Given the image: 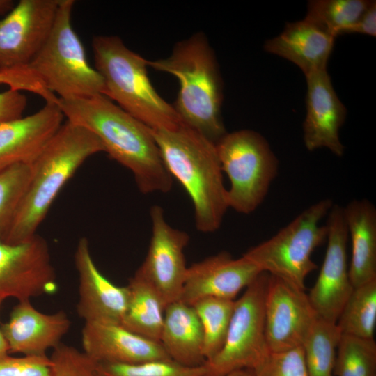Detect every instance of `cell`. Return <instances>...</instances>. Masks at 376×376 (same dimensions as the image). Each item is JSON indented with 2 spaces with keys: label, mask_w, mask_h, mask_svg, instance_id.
<instances>
[{
  "label": "cell",
  "mask_w": 376,
  "mask_h": 376,
  "mask_svg": "<svg viewBox=\"0 0 376 376\" xmlns=\"http://www.w3.org/2000/svg\"><path fill=\"white\" fill-rule=\"evenodd\" d=\"M75 265L79 276V316L85 322L121 324L127 305L128 289L115 285L101 273L86 237L78 242Z\"/></svg>",
  "instance_id": "e0dca14e"
},
{
  "label": "cell",
  "mask_w": 376,
  "mask_h": 376,
  "mask_svg": "<svg viewBox=\"0 0 376 376\" xmlns=\"http://www.w3.org/2000/svg\"><path fill=\"white\" fill-rule=\"evenodd\" d=\"M307 92L304 142L309 151L325 148L341 157L345 146L339 137L347 110L337 96L327 69L306 75Z\"/></svg>",
  "instance_id": "2e32d148"
},
{
  "label": "cell",
  "mask_w": 376,
  "mask_h": 376,
  "mask_svg": "<svg viewBox=\"0 0 376 376\" xmlns=\"http://www.w3.org/2000/svg\"><path fill=\"white\" fill-rule=\"evenodd\" d=\"M335 39L306 18L288 23L277 36L267 40L265 50L297 65L305 76L327 69Z\"/></svg>",
  "instance_id": "44dd1931"
},
{
  "label": "cell",
  "mask_w": 376,
  "mask_h": 376,
  "mask_svg": "<svg viewBox=\"0 0 376 376\" xmlns=\"http://www.w3.org/2000/svg\"><path fill=\"white\" fill-rule=\"evenodd\" d=\"M333 205L330 198L311 205L274 235L250 248L243 256L262 272L304 290L306 276L317 268L311 255L327 239V226L320 221Z\"/></svg>",
  "instance_id": "52a82bcc"
},
{
  "label": "cell",
  "mask_w": 376,
  "mask_h": 376,
  "mask_svg": "<svg viewBox=\"0 0 376 376\" xmlns=\"http://www.w3.org/2000/svg\"><path fill=\"white\" fill-rule=\"evenodd\" d=\"M52 362L44 356L9 355L0 359V376H52Z\"/></svg>",
  "instance_id": "836d02e7"
},
{
  "label": "cell",
  "mask_w": 376,
  "mask_h": 376,
  "mask_svg": "<svg viewBox=\"0 0 376 376\" xmlns=\"http://www.w3.org/2000/svg\"><path fill=\"white\" fill-rule=\"evenodd\" d=\"M64 117L93 133L104 152L128 169L143 194L167 193L173 178L166 169L152 130L110 99H58Z\"/></svg>",
  "instance_id": "6da1fadb"
},
{
  "label": "cell",
  "mask_w": 376,
  "mask_h": 376,
  "mask_svg": "<svg viewBox=\"0 0 376 376\" xmlns=\"http://www.w3.org/2000/svg\"><path fill=\"white\" fill-rule=\"evenodd\" d=\"M252 370L253 376H308L302 347L269 352Z\"/></svg>",
  "instance_id": "d6a6232c"
},
{
  "label": "cell",
  "mask_w": 376,
  "mask_h": 376,
  "mask_svg": "<svg viewBox=\"0 0 376 376\" xmlns=\"http://www.w3.org/2000/svg\"><path fill=\"white\" fill-rule=\"evenodd\" d=\"M152 235L146 256L135 272L159 295L166 305L180 300L188 267L184 250L189 235L171 226L162 207L150 210Z\"/></svg>",
  "instance_id": "8fae6325"
},
{
  "label": "cell",
  "mask_w": 376,
  "mask_h": 376,
  "mask_svg": "<svg viewBox=\"0 0 376 376\" xmlns=\"http://www.w3.org/2000/svg\"><path fill=\"white\" fill-rule=\"evenodd\" d=\"M71 322L63 311L43 313L30 300L19 301L1 329L9 353L23 356H44L54 349L70 328Z\"/></svg>",
  "instance_id": "d6986e66"
},
{
  "label": "cell",
  "mask_w": 376,
  "mask_h": 376,
  "mask_svg": "<svg viewBox=\"0 0 376 376\" xmlns=\"http://www.w3.org/2000/svg\"><path fill=\"white\" fill-rule=\"evenodd\" d=\"M127 288L128 301L121 325L159 342L166 304L157 291L136 273L130 279Z\"/></svg>",
  "instance_id": "cb8c5ba5"
},
{
  "label": "cell",
  "mask_w": 376,
  "mask_h": 376,
  "mask_svg": "<svg viewBox=\"0 0 376 376\" xmlns=\"http://www.w3.org/2000/svg\"><path fill=\"white\" fill-rule=\"evenodd\" d=\"M3 302V300L0 299V308ZM9 348L6 340V338L3 334L0 325V359H2L8 355Z\"/></svg>",
  "instance_id": "8d00e7d4"
},
{
  "label": "cell",
  "mask_w": 376,
  "mask_h": 376,
  "mask_svg": "<svg viewBox=\"0 0 376 376\" xmlns=\"http://www.w3.org/2000/svg\"><path fill=\"white\" fill-rule=\"evenodd\" d=\"M15 6L12 0H0V15L8 13Z\"/></svg>",
  "instance_id": "74e56055"
},
{
  "label": "cell",
  "mask_w": 376,
  "mask_h": 376,
  "mask_svg": "<svg viewBox=\"0 0 376 376\" xmlns=\"http://www.w3.org/2000/svg\"><path fill=\"white\" fill-rule=\"evenodd\" d=\"M91 45L104 96L151 129H172L182 123L173 106L151 84L148 61L116 36H95Z\"/></svg>",
  "instance_id": "5b68a950"
},
{
  "label": "cell",
  "mask_w": 376,
  "mask_h": 376,
  "mask_svg": "<svg viewBox=\"0 0 376 376\" xmlns=\"http://www.w3.org/2000/svg\"><path fill=\"white\" fill-rule=\"evenodd\" d=\"M261 272L243 255L221 251L188 267L180 300L192 305L207 297L234 299Z\"/></svg>",
  "instance_id": "9a60e30c"
},
{
  "label": "cell",
  "mask_w": 376,
  "mask_h": 376,
  "mask_svg": "<svg viewBox=\"0 0 376 376\" xmlns=\"http://www.w3.org/2000/svg\"><path fill=\"white\" fill-rule=\"evenodd\" d=\"M60 0H20L0 19V71L27 67L48 37Z\"/></svg>",
  "instance_id": "4fadbf2b"
},
{
  "label": "cell",
  "mask_w": 376,
  "mask_h": 376,
  "mask_svg": "<svg viewBox=\"0 0 376 376\" xmlns=\"http://www.w3.org/2000/svg\"><path fill=\"white\" fill-rule=\"evenodd\" d=\"M101 152L104 146L93 133L68 120L62 124L31 164L28 185L1 240L18 244L36 235L65 183L88 158Z\"/></svg>",
  "instance_id": "7a4b0ae2"
},
{
  "label": "cell",
  "mask_w": 376,
  "mask_h": 376,
  "mask_svg": "<svg viewBox=\"0 0 376 376\" xmlns=\"http://www.w3.org/2000/svg\"><path fill=\"white\" fill-rule=\"evenodd\" d=\"M372 1L313 0L307 4L305 18L336 38L354 24Z\"/></svg>",
  "instance_id": "83f0119b"
},
{
  "label": "cell",
  "mask_w": 376,
  "mask_h": 376,
  "mask_svg": "<svg viewBox=\"0 0 376 376\" xmlns=\"http://www.w3.org/2000/svg\"><path fill=\"white\" fill-rule=\"evenodd\" d=\"M159 343L176 363L186 366L205 363L203 330L191 305L178 300L166 306Z\"/></svg>",
  "instance_id": "7402d4cb"
},
{
  "label": "cell",
  "mask_w": 376,
  "mask_h": 376,
  "mask_svg": "<svg viewBox=\"0 0 376 376\" xmlns=\"http://www.w3.org/2000/svg\"><path fill=\"white\" fill-rule=\"evenodd\" d=\"M222 172L230 181L228 207L249 214L266 198L279 172V160L258 132L242 130L228 133L216 143Z\"/></svg>",
  "instance_id": "ba28073f"
},
{
  "label": "cell",
  "mask_w": 376,
  "mask_h": 376,
  "mask_svg": "<svg viewBox=\"0 0 376 376\" xmlns=\"http://www.w3.org/2000/svg\"><path fill=\"white\" fill-rule=\"evenodd\" d=\"M151 130L166 169L191 200L196 229L217 231L229 207L215 143L182 123Z\"/></svg>",
  "instance_id": "3957f363"
},
{
  "label": "cell",
  "mask_w": 376,
  "mask_h": 376,
  "mask_svg": "<svg viewBox=\"0 0 376 376\" xmlns=\"http://www.w3.org/2000/svg\"><path fill=\"white\" fill-rule=\"evenodd\" d=\"M199 319L203 336L205 361L221 349L233 313L235 299L207 297L191 305Z\"/></svg>",
  "instance_id": "4316f807"
},
{
  "label": "cell",
  "mask_w": 376,
  "mask_h": 376,
  "mask_svg": "<svg viewBox=\"0 0 376 376\" xmlns=\"http://www.w3.org/2000/svg\"><path fill=\"white\" fill-rule=\"evenodd\" d=\"M56 276L46 240L35 235L18 244L0 239V299L31 300L57 290Z\"/></svg>",
  "instance_id": "30bf717a"
},
{
  "label": "cell",
  "mask_w": 376,
  "mask_h": 376,
  "mask_svg": "<svg viewBox=\"0 0 376 376\" xmlns=\"http://www.w3.org/2000/svg\"><path fill=\"white\" fill-rule=\"evenodd\" d=\"M345 33H361L373 37L376 36V2L372 1L370 4L361 15L358 20L349 27Z\"/></svg>",
  "instance_id": "d590c367"
},
{
  "label": "cell",
  "mask_w": 376,
  "mask_h": 376,
  "mask_svg": "<svg viewBox=\"0 0 376 376\" xmlns=\"http://www.w3.org/2000/svg\"><path fill=\"white\" fill-rule=\"evenodd\" d=\"M334 374L336 376H376L374 339L342 334L337 347Z\"/></svg>",
  "instance_id": "f1b7e54d"
},
{
  "label": "cell",
  "mask_w": 376,
  "mask_h": 376,
  "mask_svg": "<svg viewBox=\"0 0 376 376\" xmlns=\"http://www.w3.org/2000/svg\"><path fill=\"white\" fill-rule=\"evenodd\" d=\"M225 376H253L252 369H242L233 371Z\"/></svg>",
  "instance_id": "f35d334b"
},
{
  "label": "cell",
  "mask_w": 376,
  "mask_h": 376,
  "mask_svg": "<svg viewBox=\"0 0 376 376\" xmlns=\"http://www.w3.org/2000/svg\"><path fill=\"white\" fill-rule=\"evenodd\" d=\"M317 318L304 290L268 274L265 336L269 352L301 347Z\"/></svg>",
  "instance_id": "5bb4252c"
},
{
  "label": "cell",
  "mask_w": 376,
  "mask_h": 376,
  "mask_svg": "<svg viewBox=\"0 0 376 376\" xmlns=\"http://www.w3.org/2000/svg\"><path fill=\"white\" fill-rule=\"evenodd\" d=\"M58 103L45 102L36 113L0 122V171L19 164H31L61 126Z\"/></svg>",
  "instance_id": "ffe728a7"
},
{
  "label": "cell",
  "mask_w": 376,
  "mask_h": 376,
  "mask_svg": "<svg viewBox=\"0 0 376 376\" xmlns=\"http://www.w3.org/2000/svg\"><path fill=\"white\" fill-rule=\"evenodd\" d=\"M81 343L83 352L97 363L137 364L171 359L159 342L120 324L85 322Z\"/></svg>",
  "instance_id": "ac0fdd59"
},
{
  "label": "cell",
  "mask_w": 376,
  "mask_h": 376,
  "mask_svg": "<svg viewBox=\"0 0 376 376\" xmlns=\"http://www.w3.org/2000/svg\"><path fill=\"white\" fill-rule=\"evenodd\" d=\"M341 336L336 323L318 316L301 346L308 376H333Z\"/></svg>",
  "instance_id": "d4e9b609"
},
{
  "label": "cell",
  "mask_w": 376,
  "mask_h": 376,
  "mask_svg": "<svg viewBox=\"0 0 376 376\" xmlns=\"http://www.w3.org/2000/svg\"><path fill=\"white\" fill-rule=\"evenodd\" d=\"M73 0H60L47 38L28 68L58 99L104 94L103 79L88 61L84 45L72 24Z\"/></svg>",
  "instance_id": "8992f818"
},
{
  "label": "cell",
  "mask_w": 376,
  "mask_h": 376,
  "mask_svg": "<svg viewBox=\"0 0 376 376\" xmlns=\"http://www.w3.org/2000/svg\"><path fill=\"white\" fill-rule=\"evenodd\" d=\"M97 365L100 376H205V374L204 364L186 366L171 359L137 364L97 363Z\"/></svg>",
  "instance_id": "4dcf8cb0"
},
{
  "label": "cell",
  "mask_w": 376,
  "mask_h": 376,
  "mask_svg": "<svg viewBox=\"0 0 376 376\" xmlns=\"http://www.w3.org/2000/svg\"><path fill=\"white\" fill-rule=\"evenodd\" d=\"M50 359L52 376H100L97 363L72 346L60 343Z\"/></svg>",
  "instance_id": "1f68e13d"
},
{
  "label": "cell",
  "mask_w": 376,
  "mask_h": 376,
  "mask_svg": "<svg viewBox=\"0 0 376 376\" xmlns=\"http://www.w3.org/2000/svg\"><path fill=\"white\" fill-rule=\"evenodd\" d=\"M148 66L179 81L173 106L181 122L216 143L226 131L221 117L223 84L216 56L203 33L178 42L167 57Z\"/></svg>",
  "instance_id": "277c9868"
},
{
  "label": "cell",
  "mask_w": 376,
  "mask_h": 376,
  "mask_svg": "<svg viewBox=\"0 0 376 376\" xmlns=\"http://www.w3.org/2000/svg\"><path fill=\"white\" fill-rule=\"evenodd\" d=\"M26 104V97L20 91L0 92V122L22 117Z\"/></svg>",
  "instance_id": "e575fe53"
},
{
  "label": "cell",
  "mask_w": 376,
  "mask_h": 376,
  "mask_svg": "<svg viewBox=\"0 0 376 376\" xmlns=\"http://www.w3.org/2000/svg\"><path fill=\"white\" fill-rule=\"evenodd\" d=\"M327 217L326 253L318 279L308 297L319 318L336 323L354 287L347 263L349 236L343 207L334 204Z\"/></svg>",
  "instance_id": "7c38bea8"
},
{
  "label": "cell",
  "mask_w": 376,
  "mask_h": 376,
  "mask_svg": "<svg viewBox=\"0 0 376 376\" xmlns=\"http://www.w3.org/2000/svg\"><path fill=\"white\" fill-rule=\"evenodd\" d=\"M336 324L342 334L373 339L376 324V279L354 288Z\"/></svg>",
  "instance_id": "484cf974"
},
{
  "label": "cell",
  "mask_w": 376,
  "mask_h": 376,
  "mask_svg": "<svg viewBox=\"0 0 376 376\" xmlns=\"http://www.w3.org/2000/svg\"><path fill=\"white\" fill-rule=\"evenodd\" d=\"M268 274L261 272L235 300L233 313L220 351L205 361V376H225L254 368L268 354L265 336V299Z\"/></svg>",
  "instance_id": "9c48e42d"
},
{
  "label": "cell",
  "mask_w": 376,
  "mask_h": 376,
  "mask_svg": "<svg viewBox=\"0 0 376 376\" xmlns=\"http://www.w3.org/2000/svg\"><path fill=\"white\" fill-rule=\"evenodd\" d=\"M31 172L29 164H19L0 171V239L16 214Z\"/></svg>",
  "instance_id": "f546056e"
},
{
  "label": "cell",
  "mask_w": 376,
  "mask_h": 376,
  "mask_svg": "<svg viewBox=\"0 0 376 376\" xmlns=\"http://www.w3.org/2000/svg\"><path fill=\"white\" fill-rule=\"evenodd\" d=\"M351 238L349 276L354 288L376 279V208L367 199L352 200L343 207Z\"/></svg>",
  "instance_id": "603a6c76"
}]
</instances>
